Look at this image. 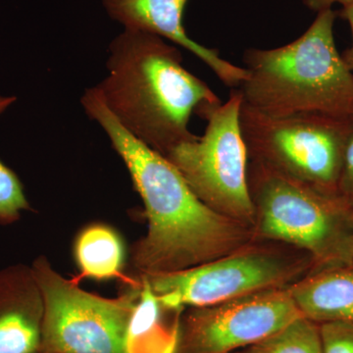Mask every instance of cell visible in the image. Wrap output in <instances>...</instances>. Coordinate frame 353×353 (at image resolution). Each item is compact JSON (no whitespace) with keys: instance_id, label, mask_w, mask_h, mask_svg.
<instances>
[{"instance_id":"1","label":"cell","mask_w":353,"mask_h":353,"mask_svg":"<svg viewBox=\"0 0 353 353\" xmlns=\"http://www.w3.org/2000/svg\"><path fill=\"white\" fill-rule=\"evenodd\" d=\"M81 104L110 139L145 204L148 233L131 257L139 276L192 268L256 239L250 228L208 208L166 157L121 126L97 88L85 90Z\"/></svg>"},{"instance_id":"2","label":"cell","mask_w":353,"mask_h":353,"mask_svg":"<svg viewBox=\"0 0 353 353\" xmlns=\"http://www.w3.org/2000/svg\"><path fill=\"white\" fill-rule=\"evenodd\" d=\"M108 50V74L95 88L121 126L163 157L197 138L190 130L192 114L202 117L222 103L166 39L124 30Z\"/></svg>"},{"instance_id":"3","label":"cell","mask_w":353,"mask_h":353,"mask_svg":"<svg viewBox=\"0 0 353 353\" xmlns=\"http://www.w3.org/2000/svg\"><path fill=\"white\" fill-rule=\"evenodd\" d=\"M333 9L320 11L292 43L243 54V103L270 115L316 113L347 118L353 113V76L336 48Z\"/></svg>"},{"instance_id":"4","label":"cell","mask_w":353,"mask_h":353,"mask_svg":"<svg viewBox=\"0 0 353 353\" xmlns=\"http://www.w3.org/2000/svg\"><path fill=\"white\" fill-rule=\"evenodd\" d=\"M255 238L307 252L314 271L352 267L353 209L338 194L315 189L261 162H248Z\"/></svg>"},{"instance_id":"5","label":"cell","mask_w":353,"mask_h":353,"mask_svg":"<svg viewBox=\"0 0 353 353\" xmlns=\"http://www.w3.org/2000/svg\"><path fill=\"white\" fill-rule=\"evenodd\" d=\"M314 271L307 252L259 240L220 259L185 270L139 276L161 306L180 309L212 305L296 284Z\"/></svg>"},{"instance_id":"6","label":"cell","mask_w":353,"mask_h":353,"mask_svg":"<svg viewBox=\"0 0 353 353\" xmlns=\"http://www.w3.org/2000/svg\"><path fill=\"white\" fill-rule=\"evenodd\" d=\"M32 273L43 301L41 353H131L130 330L141 285L117 299L83 290L39 256Z\"/></svg>"},{"instance_id":"7","label":"cell","mask_w":353,"mask_h":353,"mask_svg":"<svg viewBox=\"0 0 353 353\" xmlns=\"http://www.w3.org/2000/svg\"><path fill=\"white\" fill-rule=\"evenodd\" d=\"M243 102L241 92L233 88L227 101L202 116L208 122L203 136L176 145L165 157L208 208L253 230L250 158L241 128Z\"/></svg>"},{"instance_id":"8","label":"cell","mask_w":353,"mask_h":353,"mask_svg":"<svg viewBox=\"0 0 353 353\" xmlns=\"http://www.w3.org/2000/svg\"><path fill=\"white\" fill-rule=\"evenodd\" d=\"M347 118L316 113L270 115L243 102L241 128L250 160L338 194Z\"/></svg>"},{"instance_id":"9","label":"cell","mask_w":353,"mask_h":353,"mask_svg":"<svg viewBox=\"0 0 353 353\" xmlns=\"http://www.w3.org/2000/svg\"><path fill=\"white\" fill-rule=\"evenodd\" d=\"M301 315L289 287L188 307L176 325L172 353L240 352Z\"/></svg>"},{"instance_id":"10","label":"cell","mask_w":353,"mask_h":353,"mask_svg":"<svg viewBox=\"0 0 353 353\" xmlns=\"http://www.w3.org/2000/svg\"><path fill=\"white\" fill-rule=\"evenodd\" d=\"M189 0H102L111 19L124 30L150 32L185 48L201 59L226 87L238 88L246 71L224 58L213 48L194 41L183 26V13Z\"/></svg>"},{"instance_id":"11","label":"cell","mask_w":353,"mask_h":353,"mask_svg":"<svg viewBox=\"0 0 353 353\" xmlns=\"http://www.w3.org/2000/svg\"><path fill=\"white\" fill-rule=\"evenodd\" d=\"M43 301L31 266L0 270V353H41Z\"/></svg>"},{"instance_id":"12","label":"cell","mask_w":353,"mask_h":353,"mask_svg":"<svg viewBox=\"0 0 353 353\" xmlns=\"http://www.w3.org/2000/svg\"><path fill=\"white\" fill-rule=\"evenodd\" d=\"M304 317L319 323L353 322V270L350 267L312 272L289 287Z\"/></svg>"},{"instance_id":"13","label":"cell","mask_w":353,"mask_h":353,"mask_svg":"<svg viewBox=\"0 0 353 353\" xmlns=\"http://www.w3.org/2000/svg\"><path fill=\"white\" fill-rule=\"evenodd\" d=\"M75 257L85 277L95 280L117 277L124 266V245L111 228L92 225L77 238Z\"/></svg>"},{"instance_id":"14","label":"cell","mask_w":353,"mask_h":353,"mask_svg":"<svg viewBox=\"0 0 353 353\" xmlns=\"http://www.w3.org/2000/svg\"><path fill=\"white\" fill-rule=\"evenodd\" d=\"M243 350L246 353H324L319 323L303 315Z\"/></svg>"},{"instance_id":"15","label":"cell","mask_w":353,"mask_h":353,"mask_svg":"<svg viewBox=\"0 0 353 353\" xmlns=\"http://www.w3.org/2000/svg\"><path fill=\"white\" fill-rule=\"evenodd\" d=\"M15 101L16 97L0 95V114ZM31 209L20 179L0 160V225L12 224L20 219L22 211Z\"/></svg>"},{"instance_id":"16","label":"cell","mask_w":353,"mask_h":353,"mask_svg":"<svg viewBox=\"0 0 353 353\" xmlns=\"http://www.w3.org/2000/svg\"><path fill=\"white\" fill-rule=\"evenodd\" d=\"M319 325L324 353H353V322L332 321Z\"/></svg>"},{"instance_id":"17","label":"cell","mask_w":353,"mask_h":353,"mask_svg":"<svg viewBox=\"0 0 353 353\" xmlns=\"http://www.w3.org/2000/svg\"><path fill=\"white\" fill-rule=\"evenodd\" d=\"M347 123L338 194L353 209V113L348 116Z\"/></svg>"},{"instance_id":"18","label":"cell","mask_w":353,"mask_h":353,"mask_svg":"<svg viewBox=\"0 0 353 353\" xmlns=\"http://www.w3.org/2000/svg\"><path fill=\"white\" fill-rule=\"evenodd\" d=\"M341 17L343 18L350 27V31L352 34V44L350 48H348L347 51L343 54V59H345V63H347L348 68L352 72L353 76V3L350 6L343 7L341 11Z\"/></svg>"},{"instance_id":"19","label":"cell","mask_w":353,"mask_h":353,"mask_svg":"<svg viewBox=\"0 0 353 353\" xmlns=\"http://www.w3.org/2000/svg\"><path fill=\"white\" fill-rule=\"evenodd\" d=\"M303 1L305 6L317 13L327 9H333V6L336 4L345 7L353 3V0H303Z\"/></svg>"},{"instance_id":"20","label":"cell","mask_w":353,"mask_h":353,"mask_svg":"<svg viewBox=\"0 0 353 353\" xmlns=\"http://www.w3.org/2000/svg\"><path fill=\"white\" fill-rule=\"evenodd\" d=\"M234 353H246L245 352H243V350H240V352H236Z\"/></svg>"},{"instance_id":"21","label":"cell","mask_w":353,"mask_h":353,"mask_svg":"<svg viewBox=\"0 0 353 353\" xmlns=\"http://www.w3.org/2000/svg\"><path fill=\"white\" fill-rule=\"evenodd\" d=\"M350 268H352V270H353V262H352V267H350Z\"/></svg>"}]
</instances>
